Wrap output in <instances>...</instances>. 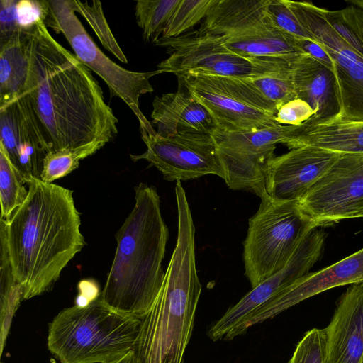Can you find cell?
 I'll list each match as a JSON object with an SVG mask.
<instances>
[{"label": "cell", "mask_w": 363, "mask_h": 363, "mask_svg": "<svg viewBox=\"0 0 363 363\" xmlns=\"http://www.w3.org/2000/svg\"><path fill=\"white\" fill-rule=\"evenodd\" d=\"M104 145L103 143L96 142L77 149H62L49 152L43 160L40 179L52 183L65 177L79 167L81 160L94 155Z\"/></svg>", "instance_id": "cell-28"}, {"label": "cell", "mask_w": 363, "mask_h": 363, "mask_svg": "<svg viewBox=\"0 0 363 363\" xmlns=\"http://www.w3.org/2000/svg\"><path fill=\"white\" fill-rule=\"evenodd\" d=\"M286 1L300 23L324 47L333 61L339 112L333 118L363 121V56L330 26L326 9L311 2Z\"/></svg>", "instance_id": "cell-9"}, {"label": "cell", "mask_w": 363, "mask_h": 363, "mask_svg": "<svg viewBox=\"0 0 363 363\" xmlns=\"http://www.w3.org/2000/svg\"><path fill=\"white\" fill-rule=\"evenodd\" d=\"M155 45L165 48L169 54L157 69L174 74L178 78L198 74L249 78L263 69V57L238 55L215 38L198 30L174 38H160Z\"/></svg>", "instance_id": "cell-11"}, {"label": "cell", "mask_w": 363, "mask_h": 363, "mask_svg": "<svg viewBox=\"0 0 363 363\" xmlns=\"http://www.w3.org/2000/svg\"><path fill=\"white\" fill-rule=\"evenodd\" d=\"M324 330L325 363H363V282L341 295Z\"/></svg>", "instance_id": "cell-18"}, {"label": "cell", "mask_w": 363, "mask_h": 363, "mask_svg": "<svg viewBox=\"0 0 363 363\" xmlns=\"http://www.w3.org/2000/svg\"><path fill=\"white\" fill-rule=\"evenodd\" d=\"M45 26L62 33L76 57L106 84L111 97L121 99L130 108L140 123V130L156 133L140 108L139 99L154 91L150 79L163 73L160 69L147 72L125 69L107 57L96 45L75 14L72 0H48Z\"/></svg>", "instance_id": "cell-7"}, {"label": "cell", "mask_w": 363, "mask_h": 363, "mask_svg": "<svg viewBox=\"0 0 363 363\" xmlns=\"http://www.w3.org/2000/svg\"><path fill=\"white\" fill-rule=\"evenodd\" d=\"M315 114V111L307 102L296 98L278 109L275 120L281 125L298 126L310 120Z\"/></svg>", "instance_id": "cell-35"}, {"label": "cell", "mask_w": 363, "mask_h": 363, "mask_svg": "<svg viewBox=\"0 0 363 363\" xmlns=\"http://www.w3.org/2000/svg\"><path fill=\"white\" fill-rule=\"evenodd\" d=\"M213 118L217 128L242 132L274 127L277 106L246 78L207 74L178 78Z\"/></svg>", "instance_id": "cell-8"}, {"label": "cell", "mask_w": 363, "mask_h": 363, "mask_svg": "<svg viewBox=\"0 0 363 363\" xmlns=\"http://www.w3.org/2000/svg\"><path fill=\"white\" fill-rule=\"evenodd\" d=\"M79 289L80 290V294L77 298V305H86L100 294H98L96 284L88 280L81 281L79 284Z\"/></svg>", "instance_id": "cell-38"}, {"label": "cell", "mask_w": 363, "mask_h": 363, "mask_svg": "<svg viewBox=\"0 0 363 363\" xmlns=\"http://www.w3.org/2000/svg\"><path fill=\"white\" fill-rule=\"evenodd\" d=\"M363 282V247L320 270L308 272L278 292L257 309L235 329L237 335L252 326L272 319L279 313L327 290Z\"/></svg>", "instance_id": "cell-16"}, {"label": "cell", "mask_w": 363, "mask_h": 363, "mask_svg": "<svg viewBox=\"0 0 363 363\" xmlns=\"http://www.w3.org/2000/svg\"><path fill=\"white\" fill-rule=\"evenodd\" d=\"M269 1L216 0L198 31L220 38L239 37L274 28L267 14Z\"/></svg>", "instance_id": "cell-20"}, {"label": "cell", "mask_w": 363, "mask_h": 363, "mask_svg": "<svg viewBox=\"0 0 363 363\" xmlns=\"http://www.w3.org/2000/svg\"><path fill=\"white\" fill-rule=\"evenodd\" d=\"M264 59L262 72L246 79L279 109L284 104L297 98L292 65L296 59L272 57Z\"/></svg>", "instance_id": "cell-24"}, {"label": "cell", "mask_w": 363, "mask_h": 363, "mask_svg": "<svg viewBox=\"0 0 363 363\" xmlns=\"http://www.w3.org/2000/svg\"><path fill=\"white\" fill-rule=\"evenodd\" d=\"M147 146L145 152L130 155L133 161L145 160L155 167L165 180L198 179L215 174L225 179V171L211 134L179 133L162 137L140 130Z\"/></svg>", "instance_id": "cell-13"}, {"label": "cell", "mask_w": 363, "mask_h": 363, "mask_svg": "<svg viewBox=\"0 0 363 363\" xmlns=\"http://www.w3.org/2000/svg\"><path fill=\"white\" fill-rule=\"evenodd\" d=\"M0 346L1 354L13 316L21 301L23 300L21 287L13 273L5 235L1 230H0Z\"/></svg>", "instance_id": "cell-25"}, {"label": "cell", "mask_w": 363, "mask_h": 363, "mask_svg": "<svg viewBox=\"0 0 363 363\" xmlns=\"http://www.w3.org/2000/svg\"><path fill=\"white\" fill-rule=\"evenodd\" d=\"M349 2L363 9V0L350 1Z\"/></svg>", "instance_id": "cell-40"}, {"label": "cell", "mask_w": 363, "mask_h": 363, "mask_svg": "<svg viewBox=\"0 0 363 363\" xmlns=\"http://www.w3.org/2000/svg\"><path fill=\"white\" fill-rule=\"evenodd\" d=\"M141 319L118 313L100 297L59 312L48 347L60 363H112L133 351Z\"/></svg>", "instance_id": "cell-5"}, {"label": "cell", "mask_w": 363, "mask_h": 363, "mask_svg": "<svg viewBox=\"0 0 363 363\" xmlns=\"http://www.w3.org/2000/svg\"><path fill=\"white\" fill-rule=\"evenodd\" d=\"M74 12L79 13L90 25L103 47L111 52L118 60L127 63L128 60L114 38L104 16L99 1H88L72 0Z\"/></svg>", "instance_id": "cell-30"}, {"label": "cell", "mask_w": 363, "mask_h": 363, "mask_svg": "<svg viewBox=\"0 0 363 363\" xmlns=\"http://www.w3.org/2000/svg\"><path fill=\"white\" fill-rule=\"evenodd\" d=\"M26 184L23 176L13 164L0 143V218L9 220L13 212L23 204L28 194L24 186Z\"/></svg>", "instance_id": "cell-26"}, {"label": "cell", "mask_w": 363, "mask_h": 363, "mask_svg": "<svg viewBox=\"0 0 363 363\" xmlns=\"http://www.w3.org/2000/svg\"><path fill=\"white\" fill-rule=\"evenodd\" d=\"M298 46L308 55L318 61L334 72V63L324 47L318 42L298 39Z\"/></svg>", "instance_id": "cell-37"}, {"label": "cell", "mask_w": 363, "mask_h": 363, "mask_svg": "<svg viewBox=\"0 0 363 363\" xmlns=\"http://www.w3.org/2000/svg\"><path fill=\"white\" fill-rule=\"evenodd\" d=\"M180 0L137 1L135 18L145 42L160 38Z\"/></svg>", "instance_id": "cell-27"}, {"label": "cell", "mask_w": 363, "mask_h": 363, "mask_svg": "<svg viewBox=\"0 0 363 363\" xmlns=\"http://www.w3.org/2000/svg\"><path fill=\"white\" fill-rule=\"evenodd\" d=\"M289 149L314 147L339 154L363 156V121L333 118L295 126L285 143Z\"/></svg>", "instance_id": "cell-22"}, {"label": "cell", "mask_w": 363, "mask_h": 363, "mask_svg": "<svg viewBox=\"0 0 363 363\" xmlns=\"http://www.w3.org/2000/svg\"><path fill=\"white\" fill-rule=\"evenodd\" d=\"M317 228L363 216V156L342 154L298 201Z\"/></svg>", "instance_id": "cell-12"}, {"label": "cell", "mask_w": 363, "mask_h": 363, "mask_svg": "<svg viewBox=\"0 0 363 363\" xmlns=\"http://www.w3.org/2000/svg\"><path fill=\"white\" fill-rule=\"evenodd\" d=\"M18 0L0 1V42L7 39L13 33L21 31L16 17Z\"/></svg>", "instance_id": "cell-36"}, {"label": "cell", "mask_w": 363, "mask_h": 363, "mask_svg": "<svg viewBox=\"0 0 363 363\" xmlns=\"http://www.w3.org/2000/svg\"><path fill=\"white\" fill-rule=\"evenodd\" d=\"M362 218H363V216H362Z\"/></svg>", "instance_id": "cell-41"}, {"label": "cell", "mask_w": 363, "mask_h": 363, "mask_svg": "<svg viewBox=\"0 0 363 363\" xmlns=\"http://www.w3.org/2000/svg\"><path fill=\"white\" fill-rule=\"evenodd\" d=\"M28 196L8 220L0 218L23 300L50 289L85 245L73 191L31 179Z\"/></svg>", "instance_id": "cell-2"}, {"label": "cell", "mask_w": 363, "mask_h": 363, "mask_svg": "<svg viewBox=\"0 0 363 363\" xmlns=\"http://www.w3.org/2000/svg\"><path fill=\"white\" fill-rule=\"evenodd\" d=\"M48 12V0H18L16 17L19 30L30 32L39 21H45Z\"/></svg>", "instance_id": "cell-34"}, {"label": "cell", "mask_w": 363, "mask_h": 363, "mask_svg": "<svg viewBox=\"0 0 363 363\" xmlns=\"http://www.w3.org/2000/svg\"><path fill=\"white\" fill-rule=\"evenodd\" d=\"M259 198V207L249 220L243 242L245 274L252 289L283 269L317 228L298 201L276 200L267 191Z\"/></svg>", "instance_id": "cell-6"}, {"label": "cell", "mask_w": 363, "mask_h": 363, "mask_svg": "<svg viewBox=\"0 0 363 363\" xmlns=\"http://www.w3.org/2000/svg\"><path fill=\"white\" fill-rule=\"evenodd\" d=\"M29 53L24 94L43 128L50 151L112 140L118 120L99 82L51 35L43 21L29 32Z\"/></svg>", "instance_id": "cell-1"}, {"label": "cell", "mask_w": 363, "mask_h": 363, "mask_svg": "<svg viewBox=\"0 0 363 363\" xmlns=\"http://www.w3.org/2000/svg\"><path fill=\"white\" fill-rule=\"evenodd\" d=\"M0 143L26 183L40 179L50 151L43 128L26 94L0 106Z\"/></svg>", "instance_id": "cell-15"}, {"label": "cell", "mask_w": 363, "mask_h": 363, "mask_svg": "<svg viewBox=\"0 0 363 363\" xmlns=\"http://www.w3.org/2000/svg\"><path fill=\"white\" fill-rule=\"evenodd\" d=\"M319 228L308 234L283 269L252 288L210 327L207 335L211 340L223 338L278 292L309 272L321 257L327 238L325 231Z\"/></svg>", "instance_id": "cell-14"}, {"label": "cell", "mask_w": 363, "mask_h": 363, "mask_svg": "<svg viewBox=\"0 0 363 363\" xmlns=\"http://www.w3.org/2000/svg\"><path fill=\"white\" fill-rule=\"evenodd\" d=\"M178 231L160 291L141 318L133 352L139 363H184L201 293L195 256V226L182 186L175 188Z\"/></svg>", "instance_id": "cell-3"}, {"label": "cell", "mask_w": 363, "mask_h": 363, "mask_svg": "<svg viewBox=\"0 0 363 363\" xmlns=\"http://www.w3.org/2000/svg\"><path fill=\"white\" fill-rule=\"evenodd\" d=\"M29 62V32H15L0 42V106L25 93Z\"/></svg>", "instance_id": "cell-23"}, {"label": "cell", "mask_w": 363, "mask_h": 363, "mask_svg": "<svg viewBox=\"0 0 363 363\" xmlns=\"http://www.w3.org/2000/svg\"><path fill=\"white\" fill-rule=\"evenodd\" d=\"M325 15L333 30L363 56V9L351 4L340 10H326Z\"/></svg>", "instance_id": "cell-29"}, {"label": "cell", "mask_w": 363, "mask_h": 363, "mask_svg": "<svg viewBox=\"0 0 363 363\" xmlns=\"http://www.w3.org/2000/svg\"><path fill=\"white\" fill-rule=\"evenodd\" d=\"M112 363H139L138 360L133 352L130 351L129 353H128L125 357L121 358V359L112 362Z\"/></svg>", "instance_id": "cell-39"}, {"label": "cell", "mask_w": 363, "mask_h": 363, "mask_svg": "<svg viewBox=\"0 0 363 363\" xmlns=\"http://www.w3.org/2000/svg\"><path fill=\"white\" fill-rule=\"evenodd\" d=\"M152 108L151 124L162 137L186 133L211 134L217 128L208 110L184 88L157 96Z\"/></svg>", "instance_id": "cell-19"}, {"label": "cell", "mask_w": 363, "mask_h": 363, "mask_svg": "<svg viewBox=\"0 0 363 363\" xmlns=\"http://www.w3.org/2000/svg\"><path fill=\"white\" fill-rule=\"evenodd\" d=\"M296 97L307 102L315 114L308 121L315 123L335 117L339 112L333 72L308 55L293 62Z\"/></svg>", "instance_id": "cell-21"}, {"label": "cell", "mask_w": 363, "mask_h": 363, "mask_svg": "<svg viewBox=\"0 0 363 363\" xmlns=\"http://www.w3.org/2000/svg\"><path fill=\"white\" fill-rule=\"evenodd\" d=\"M216 0H180L161 38H174L205 18Z\"/></svg>", "instance_id": "cell-31"}, {"label": "cell", "mask_w": 363, "mask_h": 363, "mask_svg": "<svg viewBox=\"0 0 363 363\" xmlns=\"http://www.w3.org/2000/svg\"><path fill=\"white\" fill-rule=\"evenodd\" d=\"M326 337L324 328H312L297 343L287 363H325Z\"/></svg>", "instance_id": "cell-32"}, {"label": "cell", "mask_w": 363, "mask_h": 363, "mask_svg": "<svg viewBox=\"0 0 363 363\" xmlns=\"http://www.w3.org/2000/svg\"><path fill=\"white\" fill-rule=\"evenodd\" d=\"M342 154L303 146L274 156L265 170V189L279 201H299Z\"/></svg>", "instance_id": "cell-17"}, {"label": "cell", "mask_w": 363, "mask_h": 363, "mask_svg": "<svg viewBox=\"0 0 363 363\" xmlns=\"http://www.w3.org/2000/svg\"><path fill=\"white\" fill-rule=\"evenodd\" d=\"M294 125L227 132L216 128L211 135L225 171V182L233 190H250L260 196L265 189V170L275 156L276 145L284 144Z\"/></svg>", "instance_id": "cell-10"}, {"label": "cell", "mask_w": 363, "mask_h": 363, "mask_svg": "<svg viewBox=\"0 0 363 363\" xmlns=\"http://www.w3.org/2000/svg\"><path fill=\"white\" fill-rule=\"evenodd\" d=\"M267 14L272 24L277 29L298 39L317 42L314 36L300 23L286 0H269Z\"/></svg>", "instance_id": "cell-33"}, {"label": "cell", "mask_w": 363, "mask_h": 363, "mask_svg": "<svg viewBox=\"0 0 363 363\" xmlns=\"http://www.w3.org/2000/svg\"><path fill=\"white\" fill-rule=\"evenodd\" d=\"M135 205L116 234L113 260L100 297L111 309L141 319L162 287L169 230L156 189L135 187Z\"/></svg>", "instance_id": "cell-4"}]
</instances>
